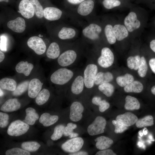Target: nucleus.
<instances>
[{
  "instance_id": "obj_12",
  "label": "nucleus",
  "mask_w": 155,
  "mask_h": 155,
  "mask_svg": "<svg viewBox=\"0 0 155 155\" xmlns=\"http://www.w3.org/2000/svg\"><path fill=\"white\" fill-rule=\"evenodd\" d=\"M84 109L83 105L80 102L78 101L73 102L70 107V119L74 122L79 121L82 118V113Z\"/></svg>"
},
{
  "instance_id": "obj_4",
  "label": "nucleus",
  "mask_w": 155,
  "mask_h": 155,
  "mask_svg": "<svg viewBox=\"0 0 155 155\" xmlns=\"http://www.w3.org/2000/svg\"><path fill=\"white\" fill-rule=\"evenodd\" d=\"M78 52L75 49L70 48L63 53L58 58V64L63 67H68L73 64L78 58Z\"/></svg>"
},
{
  "instance_id": "obj_62",
  "label": "nucleus",
  "mask_w": 155,
  "mask_h": 155,
  "mask_svg": "<svg viewBox=\"0 0 155 155\" xmlns=\"http://www.w3.org/2000/svg\"><path fill=\"white\" fill-rule=\"evenodd\" d=\"M0 2L5 1L6 2H7L9 1L8 0H0Z\"/></svg>"
},
{
  "instance_id": "obj_29",
  "label": "nucleus",
  "mask_w": 155,
  "mask_h": 155,
  "mask_svg": "<svg viewBox=\"0 0 155 155\" xmlns=\"http://www.w3.org/2000/svg\"><path fill=\"white\" fill-rule=\"evenodd\" d=\"M16 86L17 83L13 79L5 78L0 80V87L2 89L13 91Z\"/></svg>"
},
{
  "instance_id": "obj_34",
  "label": "nucleus",
  "mask_w": 155,
  "mask_h": 155,
  "mask_svg": "<svg viewBox=\"0 0 155 155\" xmlns=\"http://www.w3.org/2000/svg\"><path fill=\"white\" fill-rule=\"evenodd\" d=\"M153 117L151 115L146 116L138 119L135 123L136 126L141 128L152 126L154 124Z\"/></svg>"
},
{
  "instance_id": "obj_36",
  "label": "nucleus",
  "mask_w": 155,
  "mask_h": 155,
  "mask_svg": "<svg viewBox=\"0 0 155 155\" xmlns=\"http://www.w3.org/2000/svg\"><path fill=\"white\" fill-rule=\"evenodd\" d=\"M141 57L139 55L130 56L127 59V65L131 69H138L140 62Z\"/></svg>"
},
{
  "instance_id": "obj_60",
  "label": "nucleus",
  "mask_w": 155,
  "mask_h": 155,
  "mask_svg": "<svg viewBox=\"0 0 155 155\" xmlns=\"http://www.w3.org/2000/svg\"><path fill=\"white\" fill-rule=\"evenodd\" d=\"M139 133L140 135L141 136H142L143 135V132L142 131H139Z\"/></svg>"
},
{
  "instance_id": "obj_45",
  "label": "nucleus",
  "mask_w": 155,
  "mask_h": 155,
  "mask_svg": "<svg viewBox=\"0 0 155 155\" xmlns=\"http://www.w3.org/2000/svg\"><path fill=\"white\" fill-rule=\"evenodd\" d=\"M9 116L7 114L0 112V127L2 128L6 127L8 124Z\"/></svg>"
},
{
  "instance_id": "obj_52",
  "label": "nucleus",
  "mask_w": 155,
  "mask_h": 155,
  "mask_svg": "<svg viewBox=\"0 0 155 155\" xmlns=\"http://www.w3.org/2000/svg\"><path fill=\"white\" fill-rule=\"evenodd\" d=\"M102 99L100 97L95 96L92 98V102L93 104L97 106L98 103Z\"/></svg>"
},
{
  "instance_id": "obj_58",
  "label": "nucleus",
  "mask_w": 155,
  "mask_h": 155,
  "mask_svg": "<svg viewBox=\"0 0 155 155\" xmlns=\"http://www.w3.org/2000/svg\"><path fill=\"white\" fill-rule=\"evenodd\" d=\"M146 129V128H144L143 131V133L144 135H146L148 133L147 130Z\"/></svg>"
},
{
  "instance_id": "obj_11",
  "label": "nucleus",
  "mask_w": 155,
  "mask_h": 155,
  "mask_svg": "<svg viewBox=\"0 0 155 155\" xmlns=\"http://www.w3.org/2000/svg\"><path fill=\"white\" fill-rule=\"evenodd\" d=\"M19 10L21 15L28 19L32 18L35 12L30 0H22L19 5Z\"/></svg>"
},
{
  "instance_id": "obj_1",
  "label": "nucleus",
  "mask_w": 155,
  "mask_h": 155,
  "mask_svg": "<svg viewBox=\"0 0 155 155\" xmlns=\"http://www.w3.org/2000/svg\"><path fill=\"white\" fill-rule=\"evenodd\" d=\"M102 31L101 26L93 20L84 26L82 34L84 39L94 43L99 39Z\"/></svg>"
},
{
  "instance_id": "obj_25",
  "label": "nucleus",
  "mask_w": 155,
  "mask_h": 155,
  "mask_svg": "<svg viewBox=\"0 0 155 155\" xmlns=\"http://www.w3.org/2000/svg\"><path fill=\"white\" fill-rule=\"evenodd\" d=\"M46 54L47 57L49 59H55L58 58L60 55V50L58 44L55 42L51 43Z\"/></svg>"
},
{
  "instance_id": "obj_18",
  "label": "nucleus",
  "mask_w": 155,
  "mask_h": 155,
  "mask_svg": "<svg viewBox=\"0 0 155 155\" xmlns=\"http://www.w3.org/2000/svg\"><path fill=\"white\" fill-rule=\"evenodd\" d=\"M43 83L37 78L32 79L29 82L28 89V95L31 98L36 97L40 91Z\"/></svg>"
},
{
  "instance_id": "obj_3",
  "label": "nucleus",
  "mask_w": 155,
  "mask_h": 155,
  "mask_svg": "<svg viewBox=\"0 0 155 155\" xmlns=\"http://www.w3.org/2000/svg\"><path fill=\"white\" fill-rule=\"evenodd\" d=\"M97 65L93 63L88 64L85 67L83 72L85 87L88 89L93 88L96 75L98 72Z\"/></svg>"
},
{
  "instance_id": "obj_56",
  "label": "nucleus",
  "mask_w": 155,
  "mask_h": 155,
  "mask_svg": "<svg viewBox=\"0 0 155 155\" xmlns=\"http://www.w3.org/2000/svg\"><path fill=\"white\" fill-rule=\"evenodd\" d=\"M4 54L1 51H0V62H2L5 58Z\"/></svg>"
},
{
  "instance_id": "obj_37",
  "label": "nucleus",
  "mask_w": 155,
  "mask_h": 155,
  "mask_svg": "<svg viewBox=\"0 0 155 155\" xmlns=\"http://www.w3.org/2000/svg\"><path fill=\"white\" fill-rule=\"evenodd\" d=\"M40 146V145L38 143L34 141L25 142L21 145L23 149L30 152L36 151Z\"/></svg>"
},
{
  "instance_id": "obj_8",
  "label": "nucleus",
  "mask_w": 155,
  "mask_h": 155,
  "mask_svg": "<svg viewBox=\"0 0 155 155\" xmlns=\"http://www.w3.org/2000/svg\"><path fill=\"white\" fill-rule=\"evenodd\" d=\"M106 123L105 119L103 117L98 116L96 117L93 122L87 128L89 134L91 136L103 133Z\"/></svg>"
},
{
  "instance_id": "obj_42",
  "label": "nucleus",
  "mask_w": 155,
  "mask_h": 155,
  "mask_svg": "<svg viewBox=\"0 0 155 155\" xmlns=\"http://www.w3.org/2000/svg\"><path fill=\"white\" fill-rule=\"evenodd\" d=\"M101 3L103 7L108 9L119 6L121 4L119 0H102Z\"/></svg>"
},
{
  "instance_id": "obj_63",
  "label": "nucleus",
  "mask_w": 155,
  "mask_h": 155,
  "mask_svg": "<svg viewBox=\"0 0 155 155\" xmlns=\"http://www.w3.org/2000/svg\"><path fill=\"white\" fill-rule=\"evenodd\" d=\"M149 138L150 139H152L153 138L152 136L151 135L149 136Z\"/></svg>"
},
{
  "instance_id": "obj_61",
  "label": "nucleus",
  "mask_w": 155,
  "mask_h": 155,
  "mask_svg": "<svg viewBox=\"0 0 155 155\" xmlns=\"http://www.w3.org/2000/svg\"><path fill=\"white\" fill-rule=\"evenodd\" d=\"M3 94V93L0 88V96H2Z\"/></svg>"
},
{
  "instance_id": "obj_55",
  "label": "nucleus",
  "mask_w": 155,
  "mask_h": 155,
  "mask_svg": "<svg viewBox=\"0 0 155 155\" xmlns=\"http://www.w3.org/2000/svg\"><path fill=\"white\" fill-rule=\"evenodd\" d=\"M78 135V134L76 133L73 132L71 133L69 136V137L70 138H72L75 137H76Z\"/></svg>"
},
{
  "instance_id": "obj_19",
  "label": "nucleus",
  "mask_w": 155,
  "mask_h": 155,
  "mask_svg": "<svg viewBox=\"0 0 155 155\" xmlns=\"http://www.w3.org/2000/svg\"><path fill=\"white\" fill-rule=\"evenodd\" d=\"M84 86L83 75H79L75 77L71 84V91L74 94H79L82 92Z\"/></svg>"
},
{
  "instance_id": "obj_13",
  "label": "nucleus",
  "mask_w": 155,
  "mask_h": 155,
  "mask_svg": "<svg viewBox=\"0 0 155 155\" xmlns=\"http://www.w3.org/2000/svg\"><path fill=\"white\" fill-rule=\"evenodd\" d=\"M124 24L128 31L130 32L138 29L140 26V22L137 19L136 13L133 11L130 12L126 17Z\"/></svg>"
},
{
  "instance_id": "obj_46",
  "label": "nucleus",
  "mask_w": 155,
  "mask_h": 155,
  "mask_svg": "<svg viewBox=\"0 0 155 155\" xmlns=\"http://www.w3.org/2000/svg\"><path fill=\"white\" fill-rule=\"evenodd\" d=\"M77 127V125L75 124L71 123H68L64 129L63 133L64 135L69 136L73 132V130L76 128Z\"/></svg>"
},
{
  "instance_id": "obj_47",
  "label": "nucleus",
  "mask_w": 155,
  "mask_h": 155,
  "mask_svg": "<svg viewBox=\"0 0 155 155\" xmlns=\"http://www.w3.org/2000/svg\"><path fill=\"white\" fill-rule=\"evenodd\" d=\"M99 109L101 112H103L109 108L110 105L109 103L104 100H101L98 104Z\"/></svg>"
},
{
  "instance_id": "obj_59",
  "label": "nucleus",
  "mask_w": 155,
  "mask_h": 155,
  "mask_svg": "<svg viewBox=\"0 0 155 155\" xmlns=\"http://www.w3.org/2000/svg\"><path fill=\"white\" fill-rule=\"evenodd\" d=\"M138 146L140 147H141L143 145V143L141 142H138L137 143Z\"/></svg>"
},
{
  "instance_id": "obj_44",
  "label": "nucleus",
  "mask_w": 155,
  "mask_h": 155,
  "mask_svg": "<svg viewBox=\"0 0 155 155\" xmlns=\"http://www.w3.org/2000/svg\"><path fill=\"white\" fill-rule=\"evenodd\" d=\"M112 123L115 126L114 131L116 133H122L128 128L127 127L125 126L116 120H113Z\"/></svg>"
},
{
  "instance_id": "obj_41",
  "label": "nucleus",
  "mask_w": 155,
  "mask_h": 155,
  "mask_svg": "<svg viewBox=\"0 0 155 155\" xmlns=\"http://www.w3.org/2000/svg\"><path fill=\"white\" fill-rule=\"evenodd\" d=\"M148 67L145 57L142 56L141 57L140 62L138 69V73L141 77H144L146 74Z\"/></svg>"
},
{
  "instance_id": "obj_27",
  "label": "nucleus",
  "mask_w": 155,
  "mask_h": 155,
  "mask_svg": "<svg viewBox=\"0 0 155 155\" xmlns=\"http://www.w3.org/2000/svg\"><path fill=\"white\" fill-rule=\"evenodd\" d=\"M26 115L23 121L29 125H34L39 118L38 114L34 108L29 107L26 110Z\"/></svg>"
},
{
  "instance_id": "obj_51",
  "label": "nucleus",
  "mask_w": 155,
  "mask_h": 155,
  "mask_svg": "<svg viewBox=\"0 0 155 155\" xmlns=\"http://www.w3.org/2000/svg\"><path fill=\"white\" fill-rule=\"evenodd\" d=\"M149 63L151 70L155 74V58H154L150 59Z\"/></svg>"
},
{
  "instance_id": "obj_28",
  "label": "nucleus",
  "mask_w": 155,
  "mask_h": 155,
  "mask_svg": "<svg viewBox=\"0 0 155 155\" xmlns=\"http://www.w3.org/2000/svg\"><path fill=\"white\" fill-rule=\"evenodd\" d=\"M125 100L124 107L126 110L133 111L140 108V104L136 98L128 95L126 97Z\"/></svg>"
},
{
  "instance_id": "obj_31",
  "label": "nucleus",
  "mask_w": 155,
  "mask_h": 155,
  "mask_svg": "<svg viewBox=\"0 0 155 155\" xmlns=\"http://www.w3.org/2000/svg\"><path fill=\"white\" fill-rule=\"evenodd\" d=\"M104 32L108 42L111 44L115 43L116 39L113 32L112 26L109 24H106L104 28Z\"/></svg>"
},
{
  "instance_id": "obj_30",
  "label": "nucleus",
  "mask_w": 155,
  "mask_h": 155,
  "mask_svg": "<svg viewBox=\"0 0 155 155\" xmlns=\"http://www.w3.org/2000/svg\"><path fill=\"white\" fill-rule=\"evenodd\" d=\"M143 86L142 83L138 81H133L124 87V90L126 92L139 93L143 90Z\"/></svg>"
},
{
  "instance_id": "obj_54",
  "label": "nucleus",
  "mask_w": 155,
  "mask_h": 155,
  "mask_svg": "<svg viewBox=\"0 0 155 155\" xmlns=\"http://www.w3.org/2000/svg\"><path fill=\"white\" fill-rule=\"evenodd\" d=\"M69 155H87L88 153L85 151H80L75 153H73Z\"/></svg>"
},
{
  "instance_id": "obj_15",
  "label": "nucleus",
  "mask_w": 155,
  "mask_h": 155,
  "mask_svg": "<svg viewBox=\"0 0 155 155\" xmlns=\"http://www.w3.org/2000/svg\"><path fill=\"white\" fill-rule=\"evenodd\" d=\"M116 120L127 127H129L135 124L138 119L137 116L130 112H127L119 115Z\"/></svg>"
},
{
  "instance_id": "obj_9",
  "label": "nucleus",
  "mask_w": 155,
  "mask_h": 155,
  "mask_svg": "<svg viewBox=\"0 0 155 155\" xmlns=\"http://www.w3.org/2000/svg\"><path fill=\"white\" fill-rule=\"evenodd\" d=\"M84 144L81 137H75L63 143L61 148L64 151L69 153H74L80 150Z\"/></svg>"
},
{
  "instance_id": "obj_43",
  "label": "nucleus",
  "mask_w": 155,
  "mask_h": 155,
  "mask_svg": "<svg viewBox=\"0 0 155 155\" xmlns=\"http://www.w3.org/2000/svg\"><path fill=\"white\" fill-rule=\"evenodd\" d=\"M6 155H30L29 152L18 148H15L7 150Z\"/></svg>"
},
{
  "instance_id": "obj_20",
  "label": "nucleus",
  "mask_w": 155,
  "mask_h": 155,
  "mask_svg": "<svg viewBox=\"0 0 155 155\" xmlns=\"http://www.w3.org/2000/svg\"><path fill=\"white\" fill-rule=\"evenodd\" d=\"M20 106L21 104L17 99H10L2 105L0 110L5 112H12L17 110Z\"/></svg>"
},
{
  "instance_id": "obj_16",
  "label": "nucleus",
  "mask_w": 155,
  "mask_h": 155,
  "mask_svg": "<svg viewBox=\"0 0 155 155\" xmlns=\"http://www.w3.org/2000/svg\"><path fill=\"white\" fill-rule=\"evenodd\" d=\"M59 9L53 7H47L43 9V16L47 20L53 21L59 20L62 14Z\"/></svg>"
},
{
  "instance_id": "obj_14",
  "label": "nucleus",
  "mask_w": 155,
  "mask_h": 155,
  "mask_svg": "<svg viewBox=\"0 0 155 155\" xmlns=\"http://www.w3.org/2000/svg\"><path fill=\"white\" fill-rule=\"evenodd\" d=\"M77 30L72 26H64L58 33V37L62 40H71L78 36Z\"/></svg>"
},
{
  "instance_id": "obj_26",
  "label": "nucleus",
  "mask_w": 155,
  "mask_h": 155,
  "mask_svg": "<svg viewBox=\"0 0 155 155\" xmlns=\"http://www.w3.org/2000/svg\"><path fill=\"white\" fill-rule=\"evenodd\" d=\"M58 117L57 115H51L48 113H44L41 116L39 121L45 127H48L55 123L58 121Z\"/></svg>"
},
{
  "instance_id": "obj_21",
  "label": "nucleus",
  "mask_w": 155,
  "mask_h": 155,
  "mask_svg": "<svg viewBox=\"0 0 155 155\" xmlns=\"http://www.w3.org/2000/svg\"><path fill=\"white\" fill-rule=\"evenodd\" d=\"M113 78V75L110 72H98L95 78L94 84L98 86L104 83L109 82Z\"/></svg>"
},
{
  "instance_id": "obj_57",
  "label": "nucleus",
  "mask_w": 155,
  "mask_h": 155,
  "mask_svg": "<svg viewBox=\"0 0 155 155\" xmlns=\"http://www.w3.org/2000/svg\"><path fill=\"white\" fill-rule=\"evenodd\" d=\"M151 92L153 94L155 95V85L152 88Z\"/></svg>"
},
{
  "instance_id": "obj_7",
  "label": "nucleus",
  "mask_w": 155,
  "mask_h": 155,
  "mask_svg": "<svg viewBox=\"0 0 155 155\" xmlns=\"http://www.w3.org/2000/svg\"><path fill=\"white\" fill-rule=\"evenodd\" d=\"M29 128L28 125L20 120L12 122L9 126L7 133L10 136H19L26 133Z\"/></svg>"
},
{
  "instance_id": "obj_50",
  "label": "nucleus",
  "mask_w": 155,
  "mask_h": 155,
  "mask_svg": "<svg viewBox=\"0 0 155 155\" xmlns=\"http://www.w3.org/2000/svg\"><path fill=\"white\" fill-rule=\"evenodd\" d=\"M70 7L75 8L80 3L85 0H65Z\"/></svg>"
},
{
  "instance_id": "obj_53",
  "label": "nucleus",
  "mask_w": 155,
  "mask_h": 155,
  "mask_svg": "<svg viewBox=\"0 0 155 155\" xmlns=\"http://www.w3.org/2000/svg\"><path fill=\"white\" fill-rule=\"evenodd\" d=\"M150 47L155 53V39L152 40L150 43Z\"/></svg>"
},
{
  "instance_id": "obj_35",
  "label": "nucleus",
  "mask_w": 155,
  "mask_h": 155,
  "mask_svg": "<svg viewBox=\"0 0 155 155\" xmlns=\"http://www.w3.org/2000/svg\"><path fill=\"white\" fill-rule=\"evenodd\" d=\"M134 78L131 74L127 73L124 75L117 77L116 81L117 84L121 87H124L133 81Z\"/></svg>"
},
{
  "instance_id": "obj_2",
  "label": "nucleus",
  "mask_w": 155,
  "mask_h": 155,
  "mask_svg": "<svg viewBox=\"0 0 155 155\" xmlns=\"http://www.w3.org/2000/svg\"><path fill=\"white\" fill-rule=\"evenodd\" d=\"M74 75V72L71 70L66 68H60L52 74L50 80L55 84L63 85L70 81Z\"/></svg>"
},
{
  "instance_id": "obj_48",
  "label": "nucleus",
  "mask_w": 155,
  "mask_h": 155,
  "mask_svg": "<svg viewBox=\"0 0 155 155\" xmlns=\"http://www.w3.org/2000/svg\"><path fill=\"white\" fill-rule=\"evenodd\" d=\"M7 38L4 36H0V50L2 51H6Z\"/></svg>"
},
{
  "instance_id": "obj_33",
  "label": "nucleus",
  "mask_w": 155,
  "mask_h": 155,
  "mask_svg": "<svg viewBox=\"0 0 155 155\" xmlns=\"http://www.w3.org/2000/svg\"><path fill=\"white\" fill-rule=\"evenodd\" d=\"M98 90L108 97L113 95L115 90L114 86L109 82L104 83L98 85Z\"/></svg>"
},
{
  "instance_id": "obj_32",
  "label": "nucleus",
  "mask_w": 155,
  "mask_h": 155,
  "mask_svg": "<svg viewBox=\"0 0 155 155\" xmlns=\"http://www.w3.org/2000/svg\"><path fill=\"white\" fill-rule=\"evenodd\" d=\"M50 96V93L49 90L46 89H43L36 97L35 102L38 105H42L47 102Z\"/></svg>"
},
{
  "instance_id": "obj_24",
  "label": "nucleus",
  "mask_w": 155,
  "mask_h": 155,
  "mask_svg": "<svg viewBox=\"0 0 155 155\" xmlns=\"http://www.w3.org/2000/svg\"><path fill=\"white\" fill-rule=\"evenodd\" d=\"M33 67L32 63H28L27 61H21L17 64L15 69L18 73H23L25 76H28L30 75Z\"/></svg>"
},
{
  "instance_id": "obj_6",
  "label": "nucleus",
  "mask_w": 155,
  "mask_h": 155,
  "mask_svg": "<svg viewBox=\"0 0 155 155\" xmlns=\"http://www.w3.org/2000/svg\"><path fill=\"white\" fill-rule=\"evenodd\" d=\"M114 60V55L111 49L104 47L101 50L100 55L97 59V62L100 67L106 68L111 67Z\"/></svg>"
},
{
  "instance_id": "obj_5",
  "label": "nucleus",
  "mask_w": 155,
  "mask_h": 155,
  "mask_svg": "<svg viewBox=\"0 0 155 155\" xmlns=\"http://www.w3.org/2000/svg\"><path fill=\"white\" fill-rule=\"evenodd\" d=\"M95 5V0H85L74 9V12L80 17H88L93 12Z\"/></svg>"
},
{
  "instance_id": "obj_40",
  "label": "nucleus",
  "mask_w": 155,
  "mask_h": 155,
  "mask_svg": "<svg viewBox=\"0 0 155 155\" xmlns=\"http://www.w3.org/2000/svg\"><path fill=\"white\" fill-rule=\"evenodd\" d=\"M65 126L63 125H59L55 127L54 132L51 136L52 140L55 141L60 139L63 135Z\"/></svg>"
},
{
  "instance_id": "obj_49",
  "label": "nucleus",
  "mask_w": 155,
  "mask_h": 155,
  "mask_svg": "<svg viewBox=\"0 0 155 155\" xmlns=\"http://www.w3.org/2000/svg\"><path fill=\"white\" fill-rule=\"evenodd\" d=\"M96 155H116L111 149H105L99 151L95 154Z\"/></svg>"
},
{
  "instance_id": "obj_23",
  "label": "nucleus",
  "mask_w": 155,
  "mask_h": 155,
  "mask_svg": "<svg viewBox=\"0 0 155 155\" xmlns=\"http://www.w3.org/2000/svg\"><path fill=\"white\" fill-rule=\"evenodd\" d=\"M115 36L118 40L121 41L128 35V32L125 26L119 24H116L113 27Z\"/></svg>"
},
{
  "instance_id": "obj_38",
  "label": "nucleus",
  "mask_w": 155,
  "mask_h": 155,
  "mask_svg": "<svg viewBox=\"0 0 155 155\" xmlns=\"http://www.w3.org/2000/svg\"><path fill=\"white\" fill-rule=\"evenodd\" d=\"M29 82L28 81L26 80L20 84L13 91V95L15 96H18L22 94L28 89Z\"/></svg>"
},
{
  "instance_id": "obj_22",
  "label": "nucleus",
  "mask_w": 155,
  "mask_h": 155,
  "mask_svg": "<svg viewBox=\"0 0 155 155\" xmlns=\"http://www.w3.org/2000/svg\"><path fill=\"white\" fill-rule=\"evenodd\" d=\"M95 141L96 142V146L100 150L107 149L113 144V141L110 138L105 136H100L97 137Z\"/></svg>"
},
{
  "instance_id": "obj_10",
  "label": "nucleus",
  "mask_w": 155,
  "mask_h": 155,
  "mask_svg": "<svg viewBox=\"0 0 155 155\" xmlns=\"http://www.w3.org/2000/svg\"><path fill=\"white\" fill-rule=\"evenodd\" d=\"M28 46L38 55L44 53L46 50V45L43 40L37 36H32L27 42Z\"/></svg>"
},
{
  "instance_id": "obj_39",
  "label": "nucleus",
  "mask_w": 155,
  "mask_h": 155,
  "mask_svg": "<svg viewBox=\"0 0 155 155\" xmlns=\"http://www.w3.org/2000/svg\"><path fill=\"white\" fill-rule=\"evenodd\" d=\"M33 7L34 12L37 18L40 19L43 16V9L38 0H30Z\"/></svg>"
},
{
  "instance_id": "obj_17",
  "label": "nucleus",
  "mask_w": 155,
  "mask_h": 155,
  "mask_svg": "<svg viewBox=\"0 0 155 155\" xmlns=\"http://www.w3.org/2000/svg\"><path fill=\"white\" fill-rule=\"evenodd\" d=\"M7 26L12 31L17 33L23 32L25 29L26 25L24 20L20 17L17 18L16 19L9 21Z\"/></svg>"
}]
</instances>
